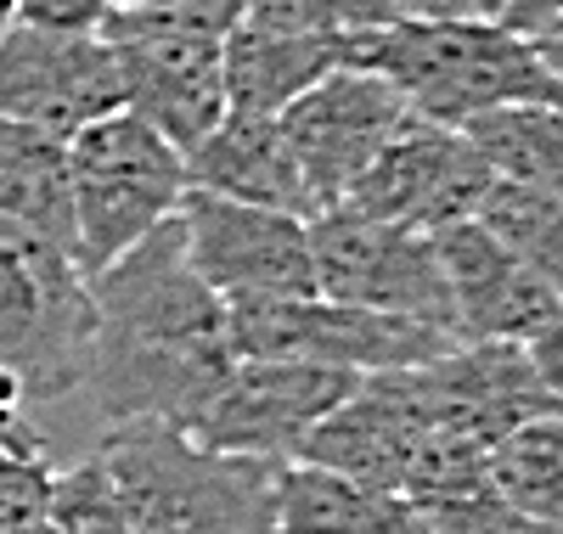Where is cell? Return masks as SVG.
<instances>
[{
    "mask_svg": "<svg viewBox=\"0 0 563 534\" xmlns=\"http://www.w3.org/2000/svg\"><path fill=\"white\" fill-rule=\"evenodd\" d=\"M231 366L238 355L225 332V299H214L186 265L180 220L158 225L102 276H90L85 394L102 427L169 422L186 433Z\"/></svg>",
    "mask_w": 563,
    "mask_h": 534,
    "instance_id": "1",
    "label": "cell"
},
{
    "mask_svg": "<svg viewBox=\"0 0 563 534\" xmlns=\"http://www.w3.org/2000/svg\"><path fill=\"white\" fill-rule=\"evenodd\" d=\"M344 68H366L400 90L411 119L467 130L501 108H563V79L541 45L512 34L501 18H395L350 34Z\"/></svg>",
    "mask_w": 563,
    "mask_h": 534,
    "instance_id": "2",
    "label": "cell"
},
{
    "mask_svg": "<svg viewBox=\"0 0 563 534\" xmlns=\"http://www.w3.org/2000/svg\"><path fill=\"white\" fill-rule=\"evenodd\" d=\"M90 456L130 534H276V461L203 450L169 422L108 427Z\"/></svg>",
    "mask_w": 563,
    "mask_h": 534,
    "instance_id": "3",
    "label": "cell"
},
{
    "mask_svg": "<svg viewBox=\"0 0 563 534\" xmlns=\"http://www.w3.org/2000/svg\"><path fill=\"white\" fill-rule=\"evenodd\" d=\"M238 23L243 0H147L113 12L102 34L119 57L124 113L192 153L225 119V40Z\"/></svg>",
    "mask_w": 563,
    "mask_h": 534,
    "instance_id": "4",
    "label": "cell"
},
{
    "mask_svg": "<svg viewBox=\"0 0 563 534\" xmlns=\"http://www.w3.org/2000/svg\"><path fill=\"white\" fill-rule=\"evenodd\" d=\"M192 191L186 153L141 124L135 113H108L68 141V198H74V265L102 276L135 242L169 225Z\"/></svg>",
    "mask_w": 563,
    "mask_h": 534,
    "instance_id": "5",
    "label": "cell"
},
{
    "mask_svg": "<svg viewBox=\"0 0 563 534\" xmlns=\"http://www.w3.org/2000/svg\"><path fill=\"white\" fill-rule=\"evenodd\" d=\"M90 281L74 254L0 225V411L85 388Z\"/></svg>",
    "mask_w": 563,
    "mask_h": 534,
    "instance_id": "6",
    "label": "cell"
},
{
    "mask_svg": "<svg viewBox=\"0 0 563 534\" xmlns=\"http://www.w3.org/2000/svg\"><path fill=\"white\" fill-rule=\"evenodd\" d=\"M225 332H231V355L238 360H310V366H333L350 377L429 366L456 349V337L445 326L339 304L321 293L225 299Z\"/></svg>",
    "mask_w": 563,
    "mask_h": 534,
    "instance_id": "7",
    "label": "cell"
},
{
    "mask_svg": "<svg viewBox=\"0 0 563 534\" xmlns=\"http://www.w3.org/2000/svg\"><path fill=\"white\" fill-rule=\"evenodd\" d=\"M310 265H316L321 299L384 310V315H411V321L445 326L456 337L445 270H440V242L429 231L389 225V220H372V214L339 203L310 220Z\"/></svg>",
    "mask_w": 563,
    "mask_h": 534,
    "instance_id": "8",
    "label": "cell"
},
{
    "mask_svg": "<svg viewBox=\"0 0 563 534\" xmlns=\"http://www.w3.org/2000/svg\"><path fill=\"white\" fill-rule=\"evenodd\" d=\"M355 382L361 377L333 371V366H310V360H238L186 433L203 450L254 456V461L282 467L350 400Z\"/></svg>",
    "mask_w": 563,
    "mask_h": 534,
    "instance_id": "9",
    "label": "cell"
},
{
    "mask_svg": "<svg viewBox=\"0 0 563 534\" xmlns=\"http://www.w3.org/2000/svg\"><path fill=\"white\" fill-rule=\"evenodd\" d=\"M180 248L192 276L214 299H305L316 293L310 220L254 203H231L214 191H186Z\"/></svg>",
    "mask_w": 563,
    "mask_h": 534,
    "instance_id": "10",
    "label": "cell"
},
{
    "mask_svg": "<svg viewBox=\"0 0 563 534\" xmlns=\"http://www.w3.org/2000/svg\"><path fill=\"white\" fill-rule=\"evenodd\" d=\"M124 108V79L108 34H57L12 23L0 34V119L52 141H74Z\"/></svg>",
    "mask_w": 563,
    "mask_h": 534,
    "instance_id": "11",
    "label": "cell"
},
{
    "mask_svg": "<svg viewBox=\"0 0 563 534\" xmlns=\"http://www.w3.org/2000/svg\"><path fill=\"white\" fill-rule=\"evenodd\" d=\"M411 124V108L400 90L366 68H339L321 85H310L299 102L282 113V135L294 147V164L305 175V191L316 214L339 209L350 186L372 169L389 141Z\"/></svg>",
    "mask_w": 563,
    "mask_h": 534,
    "instance_id": "12",
    "label": "cell"
},
{
    "mask_svg": "<svg viewBox=\"0 0 563 534\" xmlns=\"http://www.w3.org/2000/svg\"><path fill=\"white\" fill-rule=\"evenodd\" d=\"M490 180H496V169L479 158V147L462 130H440V124L411 119L389 147L372 158V169L350 186L344 203L372 214V220L440 236V231L479 214Z\"/></svg>",
    "mask_w": 563,
    "mask_h": 534,
    "instance_id": "13",
    "label": "cell"
},
{
    "mask_svg": "<svg viewBox=\"0 0 563 534\" xmlns=\"http://www.w3.org/2000/svg\"><path fill=\"white\" fill-rule=\"evenodd\" d=\"M434 242H440V270H445V293H451V326L462 344H525L563 304L479 220H462L440 231Z\"/></svg>",
    "mask_w": 563,
    "mask_h": 534,
    "instance_id": "14",
    "label": "cell"
},
{
    "mask_svg": "<svg viewBox=\"0 0 563 534\" xmlns=\"http://www.w3.org/2000/svg\"><path fill=\"white\" fill-rule=\"evenodd\" d=\"M186 175H192V191H214V198H231V203L316 220V203L305 191V175L294 164L288 135H282V119L225 113L198 147L186 153Z\"/></svg>",
    "mask_w": 563,
    "mask_h": 534,
    "instance_id": "15",
    "label": "cell"
},
{
    "mask_svg": "<svg viewBox=\"0 0 563 534\" xmlns=\"http://www.w3.org/2000/svg\"><path fill=\"white\" fill-rule=\"evenodd\" d=\"M276 534H434L406 496L327 472L310 461L276 467Z\"/></svg>",
    "mask_w": 563,
    "mask_h": 534,
    "instance_id": "16",
    "label": "cell"
},
{
    "mask_svg": "<svg viewBox=\"0 0 563 534\" xmlns=\"http://www.w3.org/2000/svg\"><path fill=\"white\" fill-rule=\"evenodd\" d=\"M350 40H310V34H271L238 23L225 40V113H265L282 119L310 85L344 68Z\"/></svg>",
    "mask_w": 563,
    "mask_h": 534,
    "instance_id": "17",
    "label": "cell"
},
{
    "mask_svg": "<svg viewBox=\"0 0 563 534\" xmlns=\"http://www.w3.org/2000/svg\"><path fill=\"white\" fill-rule=\"evenodd\" d=\"M0 225L29 231L74 254V198H68V141L0 119Z\"/></svg>",
    "mask_w": 563,
    "mask_h": 534,
    "instance_id": "18",
    "label": "cell"
},
{
    "mask_svg": "<svg viewBox=\"0 0 563 534\" xmlns=\"http://www.w3.org/2000/svg\"><path fill=\"white\" fill-rule=\"evenodd\" d=\"M490 483L519 518L563 534V411L512 427L490 450Z\"/></svg>",
    "mask_w": 563,
    "mask_h": 534,
    "instance_id": "19",
    "label": "cell"
},
{
    "mask_svg": "<svg viewBox=\"0 0 563 534\" xmlns=\"http://www.w3.org/2000/svg\"><path fill=\"white\" fill-rule=\"evenodd\" d=\"M462 135L501 180H519L563 203V108H501L474 119Z\"/></svg>",
    "mask_w": 563,
    "mask_h": 534,
    "instance_id": "20",
    "label": "cell"
},
{
    "mask_svg": "<svg viewBox=\"0 0 563 534\" xmlns=\"http://www.w3.org/2000/svg\"><path fill=\"white\" fill-rule=\"evenodd\" d=\"M490 236H501L512 254H519L552 293L563 299V203L547 191H530L519 180H490L485 203L474 214Z\"/></svg>",
    "mask_w": 563,
    "mask_h": 534,
    "instance_id": "21",
    "label": "cell"
},
{
    "mask_svg": "<svg viewBox=\"0 0 563 534\" xmlns=\"http://www.w3.org/2000/svg\"><path fill=\"white\" fill-rule=\"evenodd\" d=\"M406 18L400 0H243V23L271 34H310V40H350L361 29H384Z\"/></svg>",
    "mask_w": 563,
    "mask_h": 534,
    "instance_id": "22",
    "label": "cell"
},
{
    "mask_svg": "<svg viewBox=\"0 0 563 534\" xmlns=\"http://www.w3.org/2000/svg\"><path fill=\"white\" fill-rule=\"evenodd\" d=\"M52 478L57 467L18 427H0V534H63L52 518Z\"/></svg>",
    "mask_w": 563,
    "mask_h": 534,
    "instance_id": "23",
    "label": "cell"
},
{
    "mask_svg": "<svg viewBox=\"0 0 563 534\" xmlns=\"http://www.w3.org/2000/svg\"><path fill=\"white\" fill-rule=\"evenodd\" d=\"M52 518L63 523V534H130L113 478L97 456H79L74 467H57L52 478Z\"/></svg>",
    "mask_w": 563,
    "mask_h": 534,
    "instance_id": "24",
    "label": "cell"
},
{
    "mask_svg": "<svg viewBox=\"0 0 563 534\" xmlns=\"http://www.w3.org/2000/svg\"><path fill=\"white\" fill-rule=\"evenodd\" d=\"M108 18H113L108 0H12V23L57 34H102Z\"/></svg>",
    "mask_w": 563,
    "mask_h": 534,
    "instance_id": "25",
    "label": "cell"
},
{
    "mask_svg": "<svg viewBox=\"0 0 563 534\" xmlns=\"http://www.w3.org/2000/svg\"><path fill=\"white\" fill-rule=\"evenodd\" d=\"M519 349H525V360H530L536 382H541L547 394L563 405V304H558V310H552V315H547L530 337H525Z\"/></svg>",
    "mask_w": 563,
    "mask_h": 534,
    "instance_id": "26",
    "label": "cell"
},
{
    "mask_svg": "<svg viewBox=\"0 0 563 534\" xmlns=\"http://www.w3.org/2000/svg\"><path fill=\"white\" fill-rule=\"evenodd\" d=\"M501 23L525 40H541V34H558L563 29V0H507Z\"/></svg>",
    "mask_w": 563,
    "mask_h": 534,
    "instance_id": "27",
    "label": "cell"
},
{
    "mask_svg": "<svg viewBox=\"0 0 563 534\" xmlns=\"http://www.w3.org/2000/svg\"><path fill=\"white\" fill-rule=\"evenodd\" d=\"M406 12H417V18H474L467 0H406Z\"/></svg>",
    "mask_w": 563,
    "mask_h": 534,
    "instance_id": "28",
    "label": "cell"
},
{
    "mask_svg": "<svg viewBox=\"0 0 563 534\" xmlns=\"http://www.w3.org/2000/svg\"><path fill=\"white\" fill-rule=\"evenodd\" d=\"M536 45H541V57H547V68H552V74L563 79V29H558V34H541Z\"/></svg>",
    "mask_w": 563,
    "mask_h": 534,
    "instance_id": "29",
    "label": "cell"
},
{
    "mask_svg": "<svg viewBox=\"0 0 563 534\" xmlns=\"http://www.w3.org/2000/svg\"><path fill=\"white\" fill-rule=\"evenodd\" d=\"M467 7H474V18H501L507 0H467Z\"/></svg>",
    "mask_w": 563,
    "mask_h": 534,
    "instance_id": "30",
    "label": "cell"
},
{
    "mask_svg": "<svg viewBox=\"0 0 563 534\" xmlns=\"http://www.w3.org/2000/svg\"><path fill=\"white\" fill-rule=\"evenodd\" d=\"M113 12H135V7H147V0H108Z\"/></svg>",
    "mask_w": 563,
    "mask_h": 534,
    "instance_id": "31",
    "label": "cell"
},
{
    "mask_svg": "<svg viewBox=\"0 0 563 534\" xmlns=\"http://www.w3.org/2000/svg\"><path fill=\"white\" fill-rule=\"evenodd\" d=\"M12 29V0H0V34Z\"/></svg>",
    "mask_w": 563,
    "mask_h": 534,
    "instance_id": "32",
    "label": "cell"
},
{
    "mask_svg": "<svg viewBox=\"0 0 563 534\" xmlns=\"http://www.w3.org/2000/svg\"><path fill=\"white\" fill-rule=\"evenodd\" d=\"M400 7H406V0H400Z\"/></svg>",
    "mask_w": 563,
    "mask_h": 534,
    "instance_id": "33",
    "label": "cell"
}]
</instances>
